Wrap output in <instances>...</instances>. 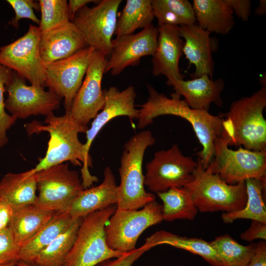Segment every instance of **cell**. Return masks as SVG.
<instances>
[{"instance_id": "37", "label": "cell", "mask_w": 266, "mask_h": 266, "mask_svg": "<svg viewBox=\"0 0 266 266\" xmlns=\"http://www.w3.org/2000/svg\"><path fill=\"white\" fill-rule=\"evenodd\" d=\"M15 12V17L10 24L15 29L19 27V21L22 19H28L39 25L40 20L36 16L34 10H39V4L33 0H7Z\"/></svg>"}, {"instance_id": "8", "label": "cell", "mask_w": 266, "mask_h": 266, "mask_svg": "<svg viewBox=\"0 0 266 266\" xmlns=\"http://www.w3.org/2000/svg\"><path fill=\"white\" fill-rule=\"evenodd\" d=\"M208 166L229 184L249 178L260 179L266 184V150L254 151L242 147L232 150L219 136L214 141V155Z\"/></svg>"}, {"instance_id": "29", "label": "cell", "mask_w": 266, "mask_h": 266, "mask_svg": "<svg viewBox=\"0 0 266 266\" xmlns=\"http://www.w3.org/2000/svg\"><path fill=\"white\" fill-rule=\"evenodd\" d=\"M155 18L150 0H127L117 18L114 34L116 37L133 33L152 25Z\"/></svg>"}, {"instance_id": "34", "label": "cell", "mask_w": 266, "mask_h": 266, "mask_svg": "<svg viewBox=\"0 0 266 266\" xmlns=\"http://www.w3.org/2000/svg\"><path fill=\"white\" fill-rule=\"evenodd\" d=\"M41 11L39 28L44 32L59 27L70 21L66 0H39Z\"/></svg>"}, {"instance_id": "13", "label": "cell", "mask_w": 266, "mask_h": 266, "mask_svg": "<svg viewBox=\"0 0 266 266\" xmlns=\"http://www.w3.org/2000/svg\"><path fill=\"white\" fill-rule=\"evenodd\" d=\"M7 98L5 107L17 119H24L33 115L46 116L59 108L61 98L42 86L26 84V80L14 71L5 85Z\"/></svg>"}, {"instance_id": "31", "label": "cell", "mask_w": 266, "mask_h": 266, "mask_svg": "<svg viewBox=\"0 0 266 266\" xmlns=\"http://www.w3.org/2000/svg\"><path fill=\"white\" fill-rule=\"evenodd\" d=\"M151 2L158 26H181L196 22L192 4L187 0H153Z\"/></svg>"}, {"instance_id": "35", "label": "cell", "mask_w": 266, "mask_h": 266, "mask_svg": "<svg viewBox=\"0 0 266 266\" xmlns=\"http://www.w3.org/2000/svg\"><path fill=\"white\" fill-rule=\"evenodd\" d=\"M12 70L0 65V147L8 142L6 132L15 124L16 118L5 111L4 93L5 85L10 78Z\"/></svg>"}, {"instance_id": "30", "label": "cell", "mask_w": 266, "mask_h": 266, "mask_svg": "<svg viewBox=\"0 0 266 266\" xmlns=\"http://www.w3.org/2000/svg\"><path fill=\"white\" fill-rule=\"evenodd\" d=\"M162 200L164 220H193L198 210L189 192L184 187H171L166 191L157 193Z\"/></svg>"}, {"instance_id": "17", "label": "cell", "mask_w": 266, "mask_h": 266, "mask_svg": "<svg viewBox=\"0 0 266 266\" xmlns=\"http://www.w3.org/2000/svg\"><path fill=\"white\" fill-rule=\"evenodd\" d=\"M103 92L105 98L103 107L93 119L90 128L85 133V154L91 165L92 159L89 154L91 145L101 129L115 117L126 116L130 119H134L137 118L138 115V109L135 107L136 95L133 86H129L122 91L112 86L104 89Z\"/></svg>"}, {"instance_id": "38", "label": "cell", "mask_w": 266, "mask_h": 266, "mask_svg": "<svg viewBox=\"0 0 266 266\" xmlns=\"http://www.w3.org/2000/svg\"><path fill=\"white\" fill-rule=\"evenodd\" d=\"M151 248L144 243L139 248L125 252L120 257L105 260L95 266H132L135 261Z\"/></svg>"}, {"instance_id": "4", "label": "cell", "mask_w": 266, "mask_h": 266, "mask_svg": "<svg viewBox=\"0 0 266 266\" xmlns=\"http://www.w3.org/2000/svg\"><path fill=\"white\" fill-rule=\"evenodd\" d=\"M155 139L149 130L141 131L131 137L124 145L120 160L117 208L138 209L155 200V195L144 189L142 171L144 155Z\"/></svg>"}, {"instance_id": "12", "label": "cell", "mask_w": 266, "mask_h": 266, "mask_svg": "<svg viewBox=\"0 0 266 266\" xmlns=\"http://www.w3.org/2000/svg\"><path fill=\"white\" fill-rule=\"evenodd\" d=\"M121 0H102L93 7L79 10L72 21L83 36L88 46L105 56L109 55Z\"/></svg>"}, {"instance_id": "24", "label": "cell", "mask_w": 266, "mask_h": 266, "mask_svg": "<svg viewBox=\"0 0 266 266\" xmlns=\"http://www.w3.org/2000/svg\"><path fill=\"white\" fill-rule=\"evenodd\" d=\"M56 212L41 209L34 204L14 208L9 226L18 245L21 247L33 238Z\"/></svg>"}, {"instance_id": "22", "label": "cell", "mask_w": 266, "mask_h": 266, "mask_svg": "<svg viewBox=\"0 0 266 266\" xmlns=\"http://www.w3.org/2000/svg\"><path fill=\"white\" fill-rule=\"evenodd\" d=\"M104 179L99 185L82 191L74 200L67 212L75 220L88 214L112 205L118 200V188L111 168L107 166Z\"/></svg>"}, {"instance_id": "43", "label": "cell", "mask_w": 266, "mask_h": 266, "mask_svg": "<svg viewBox=\"0 0 266 266\" xmlns=\"http://www.w3.org/2000/svg\"><path fill=\"white\" fill-rule=\"evenodd\" d=\"M93 0H69L68 2L70 21H71L77 12L88 3L94 2Z\"/></svg>"}, {"instance_id": "1", "label": "cell", "mask_w": 266, "mask_h": 266, "mask_svg": "<svg viewBox=\"0 0 266 266\" xmlns=\"http://www.w3.org/2000/svg\"><path fill=\"white\" fill-rule=\"evenodd\" d=\"M146 86L148 97L138 109V128H145L153 123L154 118L164 115H174L185 119L192 125L202 146L197 155L203 167L206 169L214 157V141L222 133L223 117L213 115L208 111L191 108L175 92L168 97L151 85L147 84Z\"/></svg>"}, {"instance_id": "27", "label": "cell", "mask_w": 266, "mask_h": 266, "mask_svg": "<svg viewBox=\"0 0 266 266\" xmlns=\"http://www.w3.org/2000/svg\"><path fill=\"white\" fill-rule=\"evenodd\" d=\"M144 243L151 248L162 244L169 245L201 256L211 266H222L210 242L201 238L182 236L165 231H160L148 237Z\"/></svg>"}, {"instance_id": "15", "label": "cell", "mask_w": 266, "mask_h": 266, "mask_svg": "<svg viewBox=\"0 0 266 266\" xmlns=\"http://www.w3.org/2000/svg\"><path fill=\"white\" fill-rule=\"evenodd\" d=\"M106 62V56L96 51L82 85L72 101L69 113L82 126L88 127L89 122L103 107L105 98L101 82Z\"/></svg>"}, {"instance_id": "9", "label": "cell", "mask_w": 266, "mask_h": 266, "mask_svg": "<svg viewBox=\"0 0 266 266\" xmlns=\"http://www.w3.org/2000/svg\"><path fill=\"white\" fill-rule=\"evenodd\" d=\"M39 194L37 207L44 210L67 212L72 202L84 190L78 173L62 163L35 173Z\"/></svg>"}, {"instance_id": "5", "label": "cell", "mask_w": 266, "mask_h": 266, "mask_svg": "<svg viewBox=\"0 0 266 266\" xmlns=\"http://www.w3.org/2000/svg\"><path fill=\"white\" fill-rule=\"evenodd\" d=\"M201 212L228 213L242 209L246 202L245 181L231 185L208 166L204 169L198 160L192 180L184 187Z\"/></svg>"}, {"instance_id": "11", "label": "cell", "mask_w": 266, "mask_h": 266, "mask_svg": "<svg viewBox=\"0 0 266 266\" xmlns=\"http://www.w3.org/2000/svg\"><path fill=\"white\" fill-rule=\"evenodd\" d=\"M41 31L29 25L28 31L13 42L0 47V65L16 72L36 86H45L46 69L40 54Z\"/></svg>"}, {"instance_id": "41", "label": "cell", "mask_w": 266, "mask_h": 266, "mask_svg": "<svg viewBox=\"0 0 266 266\" xmlns=\"http://www.w3.org/2000/svg\"><path fill=\"white\" fill-rule=\"evenodd\" d=\"M248 266H266V242L261 240L257 243L254 254Z\"/></svg>"}, {"instance_id": "33", "label": "cell", "mask_w": 266, "mask_h": 266, "mask_svg": "<svg viewBox=\"0 0 266 266\" xmlns=\"http://www.w3.org/2000/svg\"><path fill=\"white\" fill-rule=\"evenodd\" d=\"M210 244L222 266H248L257 245H241L229 234L217 236Z\"/></svg>"}, {"instance_id": "46", "label": "cell", "mask_w": 266, "mask_h": 266, "mask_svg": "<svg viewBox=\"0 0 266 266\" xmlns=\"http://www.w3.org/2000/svg\"><path fill=\"white\" fill-rule=\"evenodd\" d=\"M19 263L20 264H21L23 266H35L33 265H31V264H27V263H25L24 262H23L22 261H19Z\"/></svg>"}, {"instance_id": "42", "label": "cell", "mask_w": 266, "mask_h": 266, "mask_svg": "<svg viewBox=\"0 0 266 266\" xmlns=\"http://www.w3.org/2000/svg\"><path fill=\"white\" fill-rule=\"evenodd\" d=\"M13 212V208L0 199V231L9 226Z\"/></svg>"}, {"instance_id": "6", "label": "cell", "mask_w": 266, "mask_h": 266, "mask_svg": "<svg viewBox=\"0 0 266 266\" xmlns=\"http://www.w3.org/2000/svg\"><path fill=\"white\" fill-rule=\"evenodd\" d=\"M116 209V205H110L83 219L62 266H95L105 260L118 258L124 254L109 248L106 240L104 228Z\"/></svg>"}, {"instance_id": "14", "label": "cell", "mask_w": 266, "mask_h": 266, "mask_svg": "<svg viewBox=\"0 0 266 266\" xmlns=\"http://www.w3.org/2000/svg\"><path fill=\"white\" fill-rule=\"evenodd\" d=\"M95 51L87 46L69 57L45 64V86L64 99L66 112L70 111Z\"/></svg>"}, {"instance_id": "18", "label": "cell", "mask_w": 266, "mask_h": 266, "mask_svg": "<svg viewBox=\"0 0 266 266\" xmlns=\"http://www.w3.org/2000/svg\"><path fill=\"white\" fill-rule=\"evenodd\" d=\"M183 45L179 26H158L157 47L152 59V74L164 75L167 79H184L185 76L179 67Z\"/></svg>"}, {"instance_id": "26", "label": "cell", "mask_w": 266, "mask_h": 266, "mask_svg": "<svg viewBox=\"0 0 266 266\" xmlns=\"http://www.w3.org/2000/svg\"><path fill=\"white\" fill-rule=\"evenodd\" d=\"M75 220L67 212H57L36 234L21 247L20 261L32 264L38 254L66 231Z\"/></svg>"}, {"instance_id": "3", "label": "cell", "mask_w": 266, "mask_h": 266, "mask_svg": "<svg viewBox=\"0 0 266 266\" xmlns=\"http://www.w3.org/2000/svg\"><path fill=\"white\" fill-rule=\"evenodd\" d=\"M266 82L250 96L233 101L225 117L220 137L228 146L243 145L254 151L266 150Z\"/></svg>"}, {"instance_id": "39", "label": "cell", "mask_w": 266, "mask_h": 266, "mask_svg": "<svg viewBox=\"0 0 266 266\" xmlns=\"http://www.w3.org/2000/svg\"><path fill=\"white\" fill-rule=\"evenodd\" d=\"M240 237L243 240L251 242L257 239H266V224L257 221H252L250 226L242 233Z\"/></svg>"}, {"instance_id": "23", "label": "cell", "mask_w": 266, "mask_h": 266, "mask_svg": "<svg viewBox=\"0 0 266 266\" xmlns=\"http://www.w3.org/2000/svg\"><path fill=\"white\" fill-rule=\"evenodd\" d=\"M192 5L197 25L202 29L221 35L233 29V12L225 0H194Z\"/></svg>"}, {"instance_id": "28", "label": "cell", "mask_w": 266, "mask_h": 266, "mask_svg": "<svg viewBox=\"0 0 266 266\" xmlns=\"http://www.w3.org/2000/svg\"><path fill=\"white\" fill-rule=\"evenodd\" d=\"M245 181L247 200L244 207L237 211L223 213L222 219L227 224L239 219H250L266 224V206L264 200L266 184L256 178L247 179Z\"/></svg>"}, {"instance_id": "16", "label": "cell", "mask_w": 266, "mask_h": 266, "mask_svg": "<svg viewBox=\"0 0 266 266\" xmlns=\"http://www.w3.org/2000/svg\"><path fill=\"white\" fill-rule=\"evenodd\" d=\"M158 27L153 24L139 32L116 37L112 40L109 58L105 73L119 75L129 66L137 65L142 57L153 56L155 52Z\"/></svg>"}, {"instance_id": "20", "label": "cell", "mask_w": 266, "mask_h": 266, "mask_svg": "<svg viewBox=\"0 0 266 266\" xmlns=\"http://www.w3.org/2000/svg\"><path fill=\"white\" fill-rule=\"evenodd\" d=\"M87 46L81 33L71 21L41 32L39 51L44 64L69 57Z\"/></svg>"}, {"instance_id": "36", "label": "cell", "mask_w": 266, "mask_h": 266, "mask_svg": "<svg viewBox=\"0 0 266 266\" xmlns=\"http://www.w3.org/2000/svg\"><path fill=\"white\" fill-rule=\"evenodd\" d=\"M20 249L9 226L0 231V265L19 261Z\"/></svg>"}, {"instance_id": "7", "label": "cell", "mask_w": 266, "mask_h": 266, "mask_svg": "<svg viewBox=\"0 0 266 266\" xmlns=\"http://www.w3.org/2000/svg\"><path fill=\"white\" fill-rule=\"evenodd\" d=\"M162 212V205L156 200L140 210L117 208L104 228L108 246L122 252L134 250L140 234L164 220Z\"/></svg>"}, {"instance_id": "2", "label": "cell", "mask_w": 266, "mask_h": 266, "mask_svg": "<svg viewBox=\"0 0 266 266\" xmlns=\"http://www.w3.org/2000/svg\"><path fill=\"white\" fill-rule=\"evenodd\" d=\"M44 123L34 120L25 125L29 135L47 132L50 135L45 156L39 160L35 167L29 170L31 174L53 166L70 161L73 165L82 166L81 169L82 185L84 189L90 188L98 178L91 174L89 167L92 165L87 161L84 143L78 138L79 133H86L88 127L78 124L69 112L57 116L53 113L46 116Z\"/></svg>"}, {"instance_id": "32", "label": "cell", "mask_w": 266, "mask_h": 266, "mask_svg": "<svg viewBox=\"0 0 266 266\" xmlns=\"http://www.w3.org/2000/svg\"><path fill=\"white\" fill-rule=\"evenodd\" d=\"M83 218L76 220L66 231L43 249L31 265L35 266H62L74 242Z\"/></svg>"}, {"instance_id": "25", "label": "cell", "mask_w": 266, "mask_h": 266, "mask_svg": "<svg viewBox=\"0 0 266 266\" xmlns=\"http://www.w3.org/2000/svg\"><path fill=\"white\" fill-rule=\"evenodd\" d=\"M35 174L29 170L22 173L8 172L0 181V199L13 209L34 204L37 199Z\"/></svg>"}, {"instance_id": "10", "label": "cell", "mask_w": 266, "mask_h": 266, "mask_svg": "<svg viewBox=\"0 0 266 266\" xmlns=\"http://www.w3.org/2000/svg\"><path fill=\"white\" fill-rule=\"evenodd\" d=\"M198 165L191 157L184 156L177 144L156 152L146 165L144 185L156 193L171 187H183L190 182Z\"/></svg>"}, {"instance_id": "40", "label": "cell", "mask_w": 266, "mask_h": 266, "mask_svg": "<svg viewBox=\"0 0 266 266\" xmlns=\"http://www.w3.org/2000/svg\"><path fill=\"white\" fill-rule=\"evenodd\" d=\"M228 5L240 19L243 22L249 20L251 12V2L249 0H225Z\"/></svg>"}, {"instance_id": "21", "label": "cell", "mask_w": 266, "mask_h": 266, "mask_svg": "<svg viewBox=\"0 0 266 266\" xmlns=\"http://www.w3.org/2000/svg\"><path fill=\"white\" fill-rule=\"evenodd\" d=\"M179 30L184 39L183 53L190 64L195 67L191 75L192 79L204 74L212 78L214 62L212 53L214 47L211 33L195 24L179 26Z\"/></svg>"}, {"instance_id": "19", "label": "cell", "mask_w": 266, "mask_h": 266, "mask_svg": "<svg viewBox=\"0 0 266 266\" xmlns=\"http://www.w3.org/2000/svg\"><path fill=\"white\" fill-rule=\"evenodd\" d=\"M166 84L172 86L175 93L184 98V101L192 109L208 111L211 103L221 107L223 101L221 93L225 82L221 79L213 80L207 74L184 80L167 79Z\"/></svg>"}, {"instance_id": "44", "label": "cell", "mask_w": 266, "mask_h": 266, "mask_svg": "<svg viewBox=\"0 0 266 266\" xmlns=\"http://www.w3.org/2000/svg\"><path fill=\"white\" fill-rule=\"evenodd\" d=\"M266 13V0H260L259 5L256 8L255 14L258 16H263Z\"/></svg>"}, {"instance_id": "45", "label": "cell", "mask_w": 266, "mask_h": 266, "mask_svg": "<svg viewBox=\"0 0 266 266\" xmlns=\"http://www.w3.org/2000/svg\"><path fill=\"white\" fill-rule=\"evenodd\" d=\"M0 266H23L21 264H20L18 261L16 263H10V264L0 265Z\"/></svg>"}]
</instances>
